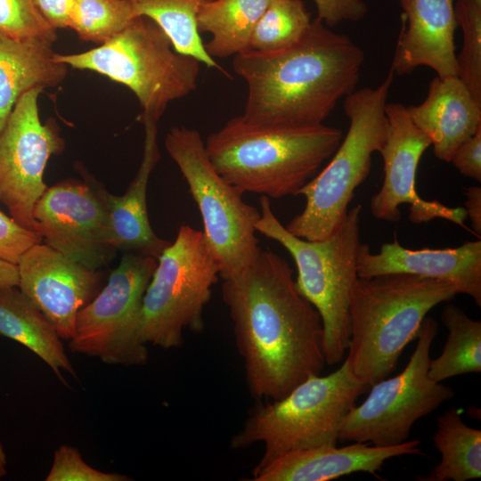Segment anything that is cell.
<instances>
[{"label":"cell","instance_id":"obj_1","mask_svg":"<svg viewBox=\"0 0 481 481\" xmlns=\"http://www.w3.org/2000/svg\"><path fill=\"white\" fill-rule=\"evenodd\" d=\"M223 281L222 298L254 398L279 400L321 374L322 321L298 292L285 259L261 249L249 265Z\"/></svg>","mask_w":481,"mask_h":481},{"label":"cell","instance_id":"obj_2","mask_svg":"<svg viewBox=\"0 0 481 481\" xmlns=\"http://www.w3.org/2000/svg\"><path fill=\"white\" fill-rule=\"evenodd\" d=\"M363 61L358 45L316 17L289 48L233 56L232 68L248 87L240 116L272 127L322 125L338 102L355 90Z\"/></svg>","mask_w":481,"mask_h":481},{"label":"cell","instance_id":"obj_3","mask_svg":"<svg viewBox=\"0 0 481 481\" xmlns=\"http://www.w3.org/2000/svg\"><path fill=\"white\" fill-rule=\"evenodd\" d=\"M343 138L339 128L257 126L229 119L204 141L210 163L229 183L269 199L297 195L330 158Z\"/></svg>","mask_w":481,"mask_h":481},{"label":"cell","instance_id":"obj_4","mask_svg":"<svg viewBox=\"0 0 481 481\" xmlns=\"http://www.w3.org/2000/svg\"><path fill=\"white\" fill-rule=\"evenodd\" d=\"M457 294L448 282L413 274L358 277L350 300L345 359L352 376L370 387L389 377L406 346L417 338L427 314Z\"/></svg>","mask_w":481,"mask_h":481},{"label":"cell","instance_id":"obj_5","mask_svg":"<svg viewBox=\"0 0 481 481\" xmlns=\"http://www.w3.org/2000/svg\"><path fill=\"white\" fill-rule=\"evenodd\" d=\"M256 231L280 243L294 259L298 292L318 311L323 326L328 365L339 363L350 339V300L358 279L357 257L362 206L348 209L343 224L330 237L307 240L290 233L274 215L270 199L261 196Z\"/></svg>","mask_w":481,"mask_h":481},{"label":"cell","instance_id":"obj_6","mask_svg":"<svg viewBox=\"0 0 481 481\" xmlns=\"http://www.w3.org/2000/svg\"><path fill=\"white\" fill-rule=\"evenodd\" d=\"M394 76L390 68L378 86L355 89L345 97L348 130L328 165L298 192L306 198V205L285 226L290 233L322 240L345 222L355 189L371 172L372 154L386 142L385 109Z\"/></svg>","mask_w":481,"mask_h":481},{"label":"cell","instance_id":"obj_7","mask_svg":"<svg viewBox=\"0 0 481 481\" xmlns=\"http://www.w3.org/2000/svg\"><path fill=\"white\" fill-rule=\"evenodd\" d=\"M54 59L87 69L128 87L137 98L143 123H158L168 104L197 87L200 62L176 52L167 35L151 19L138 16L99 46Z\"/></svg>","mask_w":481,"mask_h":481},{"label":"cell","instance_id":"obj_8","mask_svg":"<svg viewBox=\"0 0 481 481\" xmlns=\"http://www.w3.org/2000/svg\"><path fill=\"white\" fill-rule=\"evenodd\" d=\"M369 389L344 361L329 375L312 376L284 397L254 407L230 446L242 450L263 443L265 451L255 467L259 468L291 451L337 445L344 419Z\"/></svg>","mask_w":481,"mask_h":481},{"label":"cell","instance_id":"obj_9","mask_svg":"<svg viewBox=\"0 0 481 481\" xmlns=\"http://www.w3.org/2000/svg\"><path fill=\"white\" fill-rule=\"evenodd\" d=\"M219 277L218 261L203 232L182 224L157 259L143 296L139 328L143 343L176 348L185 330L200 332L204 308Z\"/></svg>","mask_w":481,"mask_h":481},{"label":"cell","instance_id":"obj_10","mask_svg":"<svg viewBox=\"0 0 481 481\" xmlns=\"http://www.w3.org/2000/svg\"><path fill=\"white\" fill-rule=\"evenodd\" d=\"M165 148L200 209L203 233L218 261L220 278L249 265L261 250L255 227L260 210L246 203L243 194L216 171L198 130L171 127Z\"/></svg>","mask_w":481,"mask_h":481},{"label":"cell","instance_id":"obj_11","mask_svg":"<svg viewBox=\"0 0 481 481\" xmlns=\"http://www.w3.org/2000/svg\"><path fill=\"white\" fill-rule=\"evenodd\" d=\"M437 322L425 317L406 367L370 387L366 399L346 414L339 440L392 446L407 441L414 422L454 396V391L428 376L430 348Z\"/></svg>","mask_w":481,"mask_h":481},{"label":"cell","instance_id":"obj_12","mask_svg":"<svg viewBox=\"0 0 481 481\" xmlns=\"http://www.w3.org/2000/svg\"><path fill=\"white\" fill-rule=\"evenodd\" d=\"M157 266L151 256L128 253L98 294L77 314L71 352L107 364L143 365L149 359L139 328L143 299Z\"/></svg>","mask_w":481,"mask_h":481},{"label":"cell","instance_id":"obj_13","mask_svg":"<svg viewBox=\"0 0 481 481\" xmlns=\"http://www.w3.org/2000/svg\"><path fill=\"white\" fill-rule=\"evenodd\" d=\"M43 89L24 93L0 131V202L20 225L33 232V209L47 188L43 180L47 161L65 148L55 121L40 119Z\"/></svg>","mask_w":481,"mask_h":481},{"label":"cell","instance_id":"obj_14","mask_svg":"<svg viewBox=\"0 0 481 481\" xmlns=\"http://www.w3.org/2000/svg\"><path fill=\"white\" fill-rule=\"evenodd\" d=\"M107 192L77 179L47 187L33 209L42 241L89 269L106 265L117 250Z\"/></svg>","mask_w":481,"mask_h":481},{"label":"cell","instance_id":"obj_15","mask_svg":"<svg viewBox=\"0 0 481 481\" xmlns=\"http://www.w3.org/2000/svg\"><path fill=\"white\" fill-rule=\"evenodd\" d=\"M387 135L379 153L383 159L384 179L380 190L372 196V216L387 222L401 219L399 207L410 205V221L414 224L441 218L467 229L464 208H451L437 200L422 199L416 190V172L429 138L412 121L407 108L401 103L386 104Z\"/></svg>","mask_w":481,"mask_h":481},{"label":"cell","instance_id":"obj_16","mask_svg":"<svg viewBox=\"0 0 481 481\" xmlns=\"http://www.w3.org/2000/svg\"><path fill=\"white\" fill-rule=\"evenodd\" d=\"M17 265L18 288L45 314L61 338L69 341L78 312L101 290L102 273L42 242L29 248Z\"/></svg>","mask_w":481,"mask_h":481},{"label":"cell","instance_id":"obj_17","mask_svg":"<svg viewBox=\"0 0 481 481\" xmlns=\"http://www.w3.org/2000/svg\"><path fill=\"white\" fill-rule=\"evenodd\" d=\"M360 278L407 273L448 282L459 294L473 298L481 306V240L467 241L457 248L409 249L396 240L384 243L372 253L361 243L357 257Z\"/></svg>","mask_w":481,"mask_h":481},{"label":"cell","instance_id":"obj_18","mask_svg":"<svg viewBox=\"0 0 481 481\" xmlns=\"http://www.w3.org/2000/svg\"><path fill=\"white\" fill-rule=\"evenodd\" d=\"M404 23L391 69L398 76L427 66L437 77H458L454 0H400Z\"/></svg>","mask_w":481,"mask_h":481},{"label":"cell","instance_id":"obj_19","mask_svg":"<svg viewBox=\"0 0 481 481\" xmlns=\"http://www.w3.org/2000/svg\"><path fill=\"white\" fill-rule=\"evenodd\" d=\"M420 439L392 446L368 443L320 445L286 452L252 470L253 481H328L355 472L377 476L388 459L421 454Z\"/></svg>","mask_w":481,"mask_h":481},{"label":"cell","instance_id":"obj_20","mask_svg":"<svg viewBox=\"0 0 481 481\" xmlns=\"http://www.w3.org/2000/svg\"><path fill=\"white\" fill-rule=\"evenodd\" d=\"M439 159L451 162L457 148L481 127L479 103L459 77H434L426 99L406 107Z\"/></svg>","mask_w":481,"mask_h":481},{"label":"cell","instance_id":"obj_21","mask_svg":"<svg viewBox=\"0 0 481 481\" xmlns=\"http://www.w3.org/2000/svg\"><path fill=\"white\" fill-rule=\"evenodd\" d=\"M143 125V157L137 174L123 195L107 192V203L116 249L158 259L170 241L157 236L149 221L147 187L159 152L157 124L147 122Z\"/></svg>","mask_w":481,"mask_h":481},{"label":"cell","instance_id":"obj_22","mask_svg":"<svg viewBox=\"0 0 481 481\" xmlns=\"http://www.w3.org/2000/svg\"><path fill=\"white\" fill-rule=\"evenodd\" d=\"M68 68L54 59L51 44L0 35V131L24 93L58 86Z\"/></svg>","mask_w":481,"mask_h":481},{"label":"cell","instance_id":"obj_23","mask_svg":"<svg viewBox=\"0 0 481 481\" xmlns=\"http://www.w3.org/2000/svg\"><path fill=\"white\" fill-rule=\"evenodd\" d=\"M0 336L34 353L64 384L62 372L77 377L56 330L18 287L0 286Z\"/></svg>","mask_w":481,"mask_h":481},{"label":"cell","instance_id":"obj_24","mask_svg":"<svg viewBox=\"0 0 481 481\" xmlns=\"http://www.w3.org/2000/svg\"><path fill=\"white\" fill-rule=\"evenodd\" d=\"M274 0H211L200 6L196 25L199 33L210 34L204 44L214 58H226L249 51L252 32Z\"/></svg>","mask_w":481,"mask_h":481},{"label":"cell","instance_id":"obj_25","mask_svg":"<svg viewBox=\"0 0 481 481\" xmlns=\"http://www.w3.org/2000/svg\"><path fill=\"white\" fill-rule=\"evenodd\" d=\"M434 447L441 461L420 481H467L481 477V430L465 424L460 410L452 406L437 417Z\"/></svg>","mask_w":481,"mask_h":481},{"label":"cell","instance_id":"obj_26","mask_svg":"<svg viewBox=\"0 0 481 481\" xmlns=\"http://www.w3.org/2000/svg\"><path fill=\"white\" fill-rule=\"evenodd\" d=\"M138 16L153 20L170 38L174 49L197 59L208 68L225 72L208 54L196 17L201 5L211 0H125Z\"/></svg>","mask_w":481,"mask_h":481},{"label":"cell","instance_id":"obj_27","mask_svg":"<svg viewBox=\"0 0 481 481\" xmlns=\"http://www.w3.org/2000/svg\"><path fill=\"white\" fill-rule=\"evenodd\" d=\"M441 320L448 330L441 355L430 360L428 376L436 382L481 372V322L455 305H447Z\"/></svg>","mask_w":481,"mask_h":481},{"label":"cell","instance_id":"obj_28","mask_svg":"<svg viewBox=\"0 0 481 481\" xmlns=\"http://www.w3.org/2000/svg\"><path fill=\"white\" fill-rule=\"evenodd\" d=\"M311 22L302 0H274L252 32L249 51L275 53L289 48L304 37Z\"/></svg>","mask_w":481,"mask_h":481},{"label":"cell","instance_id":"obj_29","mask_svg":"<svg viewBox=\"0 0 481 481\" xmlns=\"http://www.w3.org/2000/svg\"><path fill=\"white\" fill-rule=\"evenodd\" d=\"M138 15L125 0H76L68 28L81 40L102 45Z\"/></svg>","mask_w":481,"mask_h":481},{"label":"cell","instance_id":"obj_30","mask_svg":"<svg viewBox=\"0 0 481 481\" xmlns=\"http://www.w3.org/2000/svg\"><path fill=\"white\" fill-rule=\"evenodd\" d=\"M454 11L463 34L462 48L456 56L458 77L481 103V4L457 0Z\"/></svg>","mask_w":481,"mask_h":481},{"label":"cell","instance_id":"obj_31","mask_svg":"<svg viewBox=\"0 0 481 481\" xmlns=\"http://www.w3.org/2000/svg\"><path fill=\"white\" fill-rule=\"evenodd\" d=\"M56 30L41 14L35 0H0L1 36L53 45Z\"/></svg>","mask_w":481,"mask_h":481},{"label":"cell","instance_id":"obj_32","mask_svg":"<svg viewBox=\"0 0 481 481\" xmlns=\"http://www.w3.org/2000/svg\"><path fill=\"white\" fill-rule=\"evenodd\" d=\"M132 478L120 473H109L91 467L79 451L71 445L61 444L53 454L52 466L45 481H128Z\"/></svg>","mask_w":481,"mask_h":481},{"label":"cell","instance_id":"obj_33","mask_svg":"<svg viewBox=\"0 0 481 481\" xmlns=\"http://www.w3.org/2000/svg\"><path fill=\"white\" fill-rule=\"evenodd\" d=\"M42 242L41 236L20 225L0 210V257L17 264L32 245Z\"/></svg>","mask_w":481,"mask_h":481},{"label":"cell","instance_id":"obj_34","mask_svg":"<svg viewBox=\"0 0 481 481\" xmlns=\"http://www.w3.org/2000/svg\"><path fill=\"white\" fill-rule=\"evenodd\" d=\"M317 18L327 27H334L344 20L356 21L367 13V5L362 0H314Z\"/></svg>","mask_w":481,"mask_h":481},{"label":"cell","instance_id":"obj_35","mask_svg":"<svg viewBox=\"0 0 481 481\" xmlns=\"http://www.w3.org/2000/svg\"><path fill=\"white\" fill-rule=\"evenodd\" d=\"M451 162L463 175L481 182V127L457 148Z\"/></svg>","mask_w":481,"mask_h":481},{"label":"cell","instance_id":"obj_36","mask_svg":"<svg viewBox=\"0 0 481 481\" xmlns=\"http://www.w3.org/2000/svg\"><path fill=\"white\" fill-rule=\"evenodd\" d=\"M75 2L76 0H35L41 14L55 29L68 28Z\"/></svg>","mask_w":481,"mask_h":481},{"label":"cell","instance_id":"obj_37","mask_svg":"<svg viewBox=\"0 0 481 481\" xmlns=\"http://www.w3.org/2000/svg\"><path fill=\"white\" fill-rule=\"evenodd\" d=\"M465 210L470 220L471 229L479 238L481 236V188L471 186L466 189Z\"/></svg>","mask_w":481,"mask_h":481},{"label":"cell","instance_id":"obj_38","mask_svg":"<svg viewBox=\"0 0 481 481\" xmlns=\"http://www.w3.org/2000/svg\"><path fill=\"white\" fill-rule=\"evenodd\" d=\"M19 285V270L17 264L0 257V286Z\"/></svg>","mask_w":481,"mask_h":481},{"label":"cell","instance_id":"obj_39","mask_svg":"<svg viewBox=\"0 0 481 481\" xmlns=\"http://www.w3.org/2000/svg\"><path fill=\"white\" fill-rule=\"evenodd\" d=\"M7 458L6 453L0 439V479L6 475Z\"/></svg>","mask_w":481,"mask_h":481},{"label":"cell","instance_id":"obj_40","mask_svg":"<svg viewBox=\"0 0 481 481\" xmlns=\"http://www.w3.org/2000/svg\"><path fill=\"white\" fill-rule=\"evenodd\" d=\"M474 1L481 4V0H474Z\"/></svg>","mask_w":481,"mask_h":481}]
</instances>
